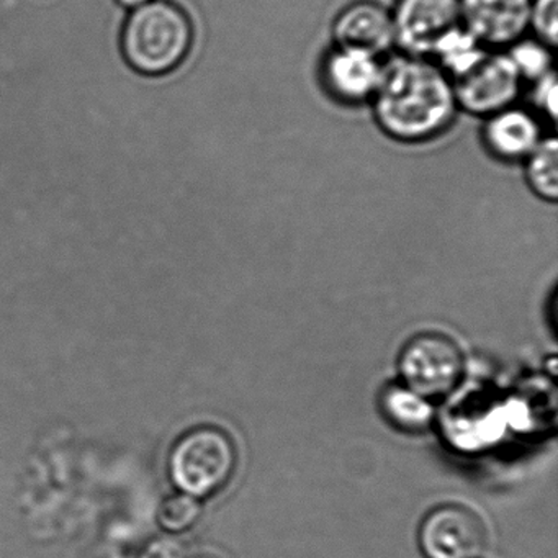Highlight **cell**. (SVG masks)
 <instances>
[{
    "label": "cell",
    "mask_w": 558,
    "mask_h": 558,
    "mask_svg": "<svg viewBox=\"0 0 558 558\" xmlns=\"http://www.w3.org/2000/svg\"><path fill=\"white\" fill-rule=\"evenodd\" d=\"M371 106L378 129L403 145L439 138L459 113L452 80L429 58L408 54L385 61Z\"/></svg>",
    "instance_id": "obj_1"
},
{
    "label": "cell",
    "mask_w": 558,
    "mask_h": 558,
    "mask_svg": "<svg viewBox=\"0 0 558 558\" xmlns=\"http://www.w3.org/2000/svg\"><path fill=\"white\" fill-rule=\"evenodd\" d=\"M194 44V22L174 0H151L133 9L120 32L123 60L146 77L174 73L191 57Z\"/></svg>",
    "instance_id": "obj_2"
},
{
    "label": "cell",
    "mask_w": 558,
    "mask_h": 558,
    "mask_svg": "<svg viewBox=\"0 0 558 558\" xmlns=\"http://www.w3.org/2000/svg\"><path fill=\"white\" fill-rule=\"evenodd\" d=\"M236 462V447L223 429L195 427L172 447L169 478L179 492L197 499L208 498L230 482Z\"/></svg>",
    "instance_id": "obj_3"
},
{
    "label": "cell",
    "mask_w": 558,
    "mask_h": 558,
    "mask_svg": "<svg viewBox=\"0 0 558 558\" xmlns=\"http://www.w3.org/2000/svg\"><path fill=\"white\" fill-rule=\"evenodd\" d=\"M404 387L423 398H439L459 384L463 355L459 345L439 332H424L411 339L400 354Z\"/></svg>",
    "instance_id": "obj_4"
},
{
    "label": "cell",
    "mask_w": 558,
    "mask_h": 558,
    "mask_svg": "<svg viewBox=\"0 0 558 558\" xmlns=\"http://www.w3.org/2000/svg\"><path fill=\"white\" fill-rule=\"evenodd\" d=\"M459 110L488 119L515 106L525 84L506 51L489 50L478 64L452 81Z\"/></svg>",
    "instance_id": "obj_5"
},
{
    "label": "cell",
    "mask_w": 558,
    "mask_h": 558,
    "mask_svg": "<svg viewBox=\"0 0 558 558\" xmlns=\"http://www.w3.org/2000/svg\"><path fill=\"white\" fill-rule=\"evenodd\" d=\"M390 11L395 48L408 57L430 58L437 41L462 25L460 0H397Z\"/></svg>",
    "instance_id": "obj_6"
},
{
    "label": "cell",
    "mask_w": 558,
    "mask_h": 558,
    "mask_svg": "<svg viewBox=\"0 0 558 558\" xmlns=\"http://www.w3.org/2000/svg\"><path fill=\"white\" fill-rule=\"evenodd\" d=\"M417 542L424 558H480L486 548V529L472 509L442 505L423 519Z\"/></svg>",
    "instance_id": "obj_7"
},
{
    "label": "cell",
    "mask_w": 558,
    "mask_h": 558,
    "mask_svg": "<svg viewBox=\"0 0 558 558\" xmlns=\"http://www.w3.org/2000/svg\"><path fill=\"white\" fill-rule=\"evenodd\" d=\"M384 63L381 58L364 51L332 45L319 63V83L323 90L341 106L371 104L380 84Z\"/></svg>",
    "instance_id": "obj_8"
},
{
    "label": "cell",
    "mask_w": 558,
    "mask_h": 558,
    "mask_svg": "<svg viewBox=\"0 0 558 558\" xmlns=\"http://www.w3.org/2000/svg\"><path fill=\"white\" fill-rule=\"evenodd\" d=\"M532 0H460V21L488 50H506L529 32Z\"/></svg>",
    "instance_id": "obj_9"
},
{
    "label": "cell",
    "mask_w": 558,
    "mask_h": 558,
    "mask_svg": "<svg viewBox=\"0 0 558 558\" xmlns=\"http://www.w3.org/2000/svg\"><path fill=\"white\" fill-rule=\"evenodd\" d=\"M332 45L381 58L395 50L390 9L375 0H355L342 8L331 25Z\"/></svg>",
    "instance_id": "obj_10"
},
{
    "label": "cell",
    "mask_w": 558,
    "mask_h": 558,
    "mask_svg": "<svg viewBox=\"0 0 558 558\" xmlns=\"http://www.w3.org/2000/svg\"><path fill=\"white\" fill-rule=\"evenodd\" d=\"M544 136L537 116L518 104L485 119L482 130L486 151L501 162H524Z\"/></svg>",
    "instance_id": "obj_11"
},
{
    "label": "cell",
    "mask_w": 558,
    "mask_h": 558,
    "mask_svg": "<svg viewBox=\"0 0 558 558\" xmlns=\"http://www.w3.org/2000/svg\"><path fill=\"white\" fill-rule=\"evenodd\" d=\"M488 51L478 38L459 25L437 41L429 60L453 81L478 64Z\"/></svg>",
    "instance_id": "obj_12"
},
{
    "label": "cell",
    "mask_w": 558,
    "mask_h": 558,
    "mask_svg": "<svg viewBox=\"0 0 558 558\" xmlns=\"http://www.w3.org/2000/svg\"><path fill=\"white\" fill-rule=\"evenodd\" d=\"M380 407L393 426L408 433H421L433 423L434 410L429 401L404 385H388L381 391Z\"/></svg>",
    "instance_id": "obj_13"
},
{
    "label": "cell",
    "mask_w": 558,
    "mask_h": 558,
    "mask_svg": "<svg viewBox=\"0 0 558 558\" xmlns=\"http://www.w3.org/2000/svg\"><path fill=\"white\" fill-rule=\"evenodd\" d=\"M525 184L538 198L555 204L558 198V142L545 135L537 148L524 159Z\"/></svg>",
    "instance_id": "obj_14"
},
{
    "label": "cell",
    "mask_w": 558,
    "mask_h": 558,
    "mask_svg": "<svg viewBox=\"0 0 558 558\" xmlns=\"http://www.w3.org/2000/svg\"><path fill=\"white\" fill-rule=\"evenodd\" d=\"M502 51L508 54L525 86L555 71L554 54H551L554 50L542 41L535 40L534 37H522Z\"/></svg>",
    "instance_id": "obj_15"
},
{
    "label": "cell",
    "mask_w": 558,
    "mask_h": 558,
    "mask_svg": "<svg viewBox=\"0 0 558 558\" xmlns=\"http://www.w3.org/2000/svg\"><path fill=\"white\" fill-rule=\"evenodd\" d=\"M201 515V499L178 492L159 502L156 521L166 534L178 535L194 527Z\"/></svg>",
    "instance_id": "obj_16"
},
{
    "label": "cell",
    "mask_w": 558,
    "mask_h": 558,
    "mask_svg": "<svg viewBox=\"0 0 558 558\" xmlns=\"http://www.w3.org/2000/svg\"><path fill=\"white\" fill-rule=\"evenodd\" d=\"M529 32L555 50L558 41V0H532Z\"/></svg>",
    "instance_id": "obj_17"
},
{
    "label": "cell",
    "mask_w": 558,
    "mask_h": 558,
    "mask_svg": "<svg viewBox=\"0 0 558 558\" xmlns=\"http://www.w3.org/2000/svg\"><path fill=\"white\" fill-rule=\"evenodd\" d=\"M529 86H531L532 104H534L535 110L545 119L555 122L558 116L557 73L551 71L550 74L529 84Z\"/></svg>",
    "instance_id": "obj_18"
},
{
    "label": "cell",
    "mask_w": 558,
    "mask_h": 558,
    "mask_svg": "<svg viewBox=\"0 0 558 558\" xmlns=\"http://www.w3.org/2000/svg\"><path fill=\"white\" fill-rule=\"evenodd\" d=\"M138 558H189L187 547L172 534L151 538L140 551Z\"/></svg>",
    "instance_id": "obj_19"
},
{
    "label": "cell",
    "mask_w": 558,
    "mask_h": 558,
    "mask_svg": "<svg viewBox=\"0 0 558 558\" xmlns=\"http://www.w3.org/2000/svg\"><path fill=\"white\" fill-rule=\"evenodd\" d=\"M116 2L120 5V8L133 11V9L142 8V5L148 4V2H151V0H116Z\"/></svg>",
    "instance_id": "obj_20"
},
{
    "label": "cell",
    "mask_w": 558,
    "mask_h": 558,
    "mask_svg": "<svg viewBox=\"0 0 558 558\" xmlns=\"http://www.w3.org/2000/svg\"><path fill=\"white\" fill-rule=\"evenodd\" d=\"M195 558H218V557H214V555H201V557H195Z\"/></svg>",
    "instance_id": "obj_21"
}]
</instances>
